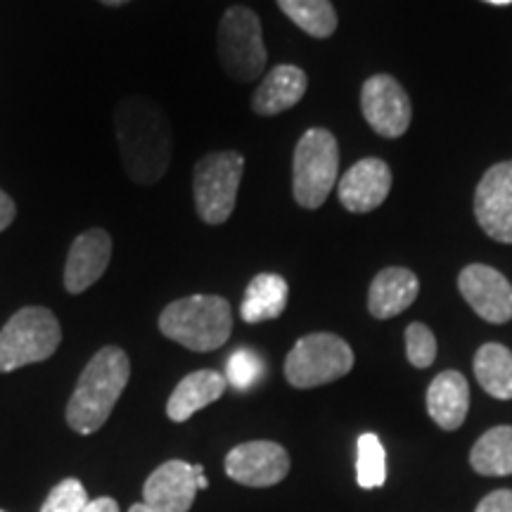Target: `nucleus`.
Here are the masks:
<instances>
[{
  "label": "nucleus",
  "instance_id": "obj_1",
  "mask_svg": "<svg viewBox=\"0 0 512 512\" xmlns=\"http://www.w3.org/2000/svg\"><path fill=\"white\" fill-rule=\"evenodd\" d=\"M119 155L126 176L136 185H157L166 176L174 152L171 124L157 102L131 95L114 112Z\"/></svg>",
  "mask_w": 512,
  "mask_h": 512
},
{
  "label": "nucleus",
  "instance_id": "obj_2",
  "mask_svg": "<svg viewBox=\"0 0 512 512\" xmlns=\"http://www.w3.org/2000/svg\"><path fill=\"white\" fill-rule=\"evenodd\" d=\"M131 380V361L119 347H102L83 368L72 399L67 403V425L76 434H93L110 418L119 396Z\"/></svg>",
  "mask_w": 512,
  "mask_h": 512
},
{
  "label": "nucleus",
  "instance_id": "obj_3",
  "mask_svg": "<svg viewBox=\"0 0 512 512\" xmlns=\"http://www.w3.org/2000/svg\"><path fill=\"white\" fill-rule=\"evenodd\" d=\"M159 330L181 347L207 354L228 342L233 311L219 294H192L166 306L159 316Z\"/></svg>",
  "mask_w": 512,
  "mask_h": 512
},
{
  "label": "nucleus",
  "instance_id": "obj_4",
  "mask_svg": "<svg viewBox=\"0 0 512 512\" xmlns=\"http://www.w3.org/2000/svg\"><path fill=\"white\" fill-rule=\"evenodd\" d=\"M339 176V145L328 128H309L292 159L294 202L302 209H318L328 202Z\"/></svg>",
  "mask_w": 512,
  "mask_h": 512
},
{
  "label": "nucleus",
  "instance_id": "obj_5",
  "mask_svg": "<svg viewBox=\"0 0 512 512\" xmlns=\"http://www.w3.org/2000/svg\"><path fill=\"white\" fill-rule=\"evenodd\" d=\"M62 342L60 320L46 306H24L0 330V373L48 361Z\"/></svg>",
  "mask_w": 512,
  "mask_h": 512
},
{
  "label": "nucleus",
  "instance_id": "obj_6",
  "mask_svg": "<svg viewBox=\"0 0 512 512\" xmlns=\"http://www.w3.org/2000/svg\"><path fill=\"white\" fill-rule=\"evenodd\" d=\"M245 174V157L235 150L209 152L195 164L192 195L195 209L207 226H221L233 214Z\"/></svg>",
  "mask_w": 512,
  "mask_h": 512
},
{
  "label": "nucleus",
  "instance_id": "obj_7",
  "mask_svg": "<svg viewBox=\"0 0 512 512\" xmlns=\"http://www.w3.org/2000/svg\"><path fill=\"white\" fill-rule=\"evenodd\" d=\"M219 60L223 72L238 83H252L266 69L261 19L245 5L226 10L219 24Z\"/></svg>",
  "mask_w": 512,
  "mask_h": 512
},
{
  "label": "nucleus",
  "instance_id": "obj_8",
  "mask_svg": "<svg viewBox=\"0 0 512 512\" xmlns=\"http://www.w3.org/2000/svg\"><path fill=\"white\" fill-rule=\"evenodd\" d=\"M354 368V351L332 332H313L297 339L285 358V377L292 387L313 389L349 375Z\"/></svg>",
  "mask_w": 512,
  "mask_h": 512
},
{
  "label": "nucleus",
  "instance_id": "obj_9",
  "mask_svg": "<svg viewBox=\"0 0 512 512\" xmlns=\"http://www.w3.org/2000/svg\"><path fill=\"white\" fill-rule=\"evenodd\" d=\"M361 112L377 136L389 140L401 138L413 121L411 98L389 74H375L363 83Z\"/></svg>",
  "mask_w": 512,
  "mask_h": 512
},
{
  "label": "nucleus",
  "instance_id": "obj_10",
  "mask_svg": "<svg viewBox=\"0 0 512 512\" xmlns=\"http://www.w3.org/2000/svg\"><path fill=\"white\" fill-rule=\"evenodd\" d=\"M475 216L491 240L512 245V159L498 162L475 190Z\"/></svg>",
  "mask_w": 512,
  "mask_h": 512
},
{
  "label": "nucleus",
  "instance_id": "obj_11",
  "mask_svg": "<svg viewBox=\"0 0 512 512\" xmlns=\"http://www.w3.org/2000/svg\"><path fill=\"white\" fill-rule=\"evenodd\" d=\"M458 290L470 309L486 323L503 325L512 320V285L494 266H465L458 275Z\"/></svg>",
  "mask_w": 512,
  "mask_h": 512
},
{
  "label": "nucleus",
  "instance_id": "obj_12",
  "mask_svg": "<svg viewBox=\"0 0 512 512\" xmlns=\"http://www.w3.org/2000/svg\"><path fill=\"white\" fill-rule=\"evenodd\" d=\"M290 472V456L275 441H247L226 456V475L238 484L264 489L280 484Z\"/></svg>",
  "mask_w": 512,
  "mask_h": 512
},
{
  "label": "nucleus",
  "instance_id": "obj_13",
  "mask_svg": "<svg viewBox=\"0 0 512 512\" xmlns=\"http://www.w3.org/2000/svg\"><path fill=\"white\" fill-rule=\"evenodd\" d=\"M389 192H392V169L377 157L361 159L342 176V181H337L339 202L351 214H368L382 207Z\"/></svg>",
  "mask_w": 512,
  "mask_h": 512
},
{
  "label": "nucleus",
  "instance_id": "obj_14",
  "mask_svg": "<svg viewBox=\"0 0 512 512\" xmlns=\"http://www.w3.org/2000/svg\"><path fill=\"white\" fill-rule=\"evenodd\" d=\"M112 235L105 228H91L72 242L64 264V290L81 294L105 275L112 261Z\"/></svg>",
  "mask_w": 512,
  "mask_h": 512
},
{
  "label": "nucleus",
  "instance_id": "obj_15",
  "mask_svg": "<svg viewBox=\"0 0 512 512\" xmlns=\"http://www.w3.org/2000/svg\"><path fill=\"white\" fill-rule=\"evenodd\" d=\"M195 465L185 460H169L147 477L145 505L155 512H188L197 496Z\"/></svg>",
  "mask_w": 512,
  "mask_h": 512
},
{
  "label": "nucleus",
  "instance_id": "obj_16",
  "mask_svg": "<svg viewBox=\"0 0 512 512\" xmlns=\"http://www.w3.org/2000/svg\"><path fill=\"white\" fill-rule=\"evenodd\" d=\"M420 280L408 268L389 266L375 275L368 290V311L377 320L399 316L418 299Z\"/></svg>",
  "mask_w": 512,
  "mask_h": 512
},
{
  "label": "nucleus",
  "instance_id": "obj_17",
  "mask_svg": "<svg viewBox=\"0 0 512 512\" xmlns=\"http://www.w3.org/2000/svg\"><path fill=\"white\" fill-rule=\"evenodd\" d=\"M306 88H309V79H306L304 69L294 67V64H278L254 91L252 110L259 117H275L302 102Z\"/></svg>",
  "mask_w": 512,
  "mask_h": 512
},
{
  "label": "nucleus",
  "instance_id": "obj_18",
  "mask_svg": "<svg viewBox=\"0 0 512 512\" xmlns=\"http://www.w3.org/2000/svg\"><path fill=\"white\" fill-rule=\"evenodd\" d=\"M470 411V384L458 370H444L427 389V413L441 430L453 432L463 425Z\"/></svg>",
  "mask_w": 512,
  "mask_h": 512
},
{
  "label": "nucleus",
  "instance_id": "obj_19",
  "mask_svg": "<svg viewBox=\"0 0 512 512\" xmlns=\"http://www.w3.org/2000/svg\"><path fill=\"white\" fill-rule=\"evenodd\" d=\"M228 382L226 377L216 370H197V373L185 375L181 382L176 384L174 394L166 401V415L174 422H185L209 403L219 401L223 392H226Z\"/></svg>",
  "mask_w": 512,
  "mask_h": 512
},
{
  "label": "nucleus",
  "instance_id": "obj_20",
  "mask_svg": "<svg viewBox=\"0 0 512 512\" xmlns=\"http://www.w3.org/2000/svg\"><path fill=\"white\" fill-rule=\"evenodd\" d=\"M287 297L290 287L283 275L275 273H259L254 275L252 283L247 285L245 299H242L240 313L245 323H264L283 316L287 309Z\"/></svg>",
  "mask_w": 512,
  "mask_h": 512
},
{
  "label": "nucleus",
  "instance_id": "obj_21",
  "mask_svg": "<svg viewBox=\"0 0 512 512\" xmlns=\"http://www.w3.org/2000/svg\"><path fill=\"white\" fill-rule=\"evenodd\" d=\"M477 382L489 396L501 401L512 399V351L498 342L482 344L472 361Z\"/></svg>",
  "mask_w": 512,
  "mask_h": 512
},
{
  "label": "nucleus",
  "instance_id": "obj_22",
  "mask_svg": "<svg viewBox=\"0 0 512 512\" xmlns=\"http://www.w3.org/2000/svg\"><path fill=\"white\" fill-rule=\"evenodd\" d=\"M470 465L484 477L512 475V427L501 425L484 432L472 446Z\"/></svg>",
  "mask_w": 512,
  "mask_h": 512
},
{
  "label": "nucleus",
  "instance_id": "obj_23",
  "mask_svg": "<svg viewBox=\"0 0 512 512\" xmlns=\"http://www.w3.org/2000/svg\"><path fill=\"white\" fill-rule=\"evenodd\" d=\"M278 8L313 38H330L337 31V12L330 0H278Z\"/></svg>",
  "mask_w": 512,
  "mask_h": 512
},
{
  "label": "nucleus",
  "instance_id": "obj_24",
  "mask_svg": "<svg viewBox=\"0 0 512 512\" xmlns=\"http://www.w3.org/2000/svg\"><path fill=\"white\" fill-rule=\"evenodd\" d=\"M356 482L361 489H380L387 482V453L377 434L366 432L356 444Z\"/></svg>",
  "mask_w": 512,
  "mask_h": 512
},
{
  "label": "nucleus",
  "instance_id": "obj_25",
  "mask_svg": "<svg viewBox=\"0 0 512 512\" xmlns=\"http://www.w3.org/2000/svg\"><path fill=\"white\" fill-rule=\"evenodd\" d=\"M264 361L259 354H254L252 349H238L233 351L226 363V382L230 387H235L238 392L252 389L256 382L264 377Z\"/></svg>",
  "mask_w": 512,
  "mask_h": 512
},
{
  "label": "nucleus",
  "instance_id": "obj_26",
  "mask_svg": "<svg viewBox=\"0 0 512 512\" xmlns=\"http://www.w3.org/2000/svg\"><path fill=\"white\" fill-rule=\"evenodd\" d=\"M91 503L86 486L79 479L67 477L50 491L46 503L41 505V512H83Z\"/></svg>",
  "mask_w": 512,
  "mask_h": 512
},
{
  "label": "nucleus",
  "instance_id": "obj_27",
  "mask_svg": "<svg viewBox=\"0 0 512 512\" xmlns=\"http://www.w3.org/2000/svg\"><path fill=\"white\" fill-rule=\"evenodd\" d=\"M406 356L415 368H430L437 358V337L425 323H411L406 328Z\"/></svg>",
  "mask_w": 512,
  "mask_h": 512
},
{
  "label": "nucleus",
  "instance_id": "obj_28",
  "mask_svg": "<svg viewBox=\"0 0 512 512\" xmlns=\"http://www.w3.org/2000/svg\"><path fill=\"white\" fill-rule=\"evenodd\" d=\"M475 512H512V491L510 489L491 491L489 496L482 498V503L477 505Z\"/></svg>",
  "mask_w": 512,
  "mask_h": 512
},
{
  "label": "nucleus",
  "instance_id": "obj_29",
  "mask_svg": "<svg viewBox=\"0 0 512 512\" xmlns=\"http://www.w3.org/2000/svg\"><path fill=\"white\" fill-rule=\"evenodd\" d=\"M15 216H17L15 202H12L8 192L0 190V233H3L5 228H10V223L15 221Z\"/></svg>",
  "mask_w": 512,
  "mask_h": 512
},
{
  "label": "nucleus",
  "instance_id": "obj_30",
  "mask_svg": "<svg viewBox=\"0 0 512 512\" xmlns=\"http://www.w3.org/2000/svg\"><path fill=\"white\" fill-rule=\"evenodd\" d=\"M83 512H119V503L110 496H102V498H95V501L88 503Z\"/></svg>",
  "mask_w": 512,
  "mask_h": 512
},
{
  "label": "nucleus",
  "instance_id": "obj_31",
  "mask_svg": "<svg viewBox=\"0 0 512 512\" xmlns=\"http://www.w3.org/2000/svg\"><path fill=\"white\" fill-rule=\"evenodd\" d=\"M102 5H110V8H119V5H126L131 3V0H100Z\"/></svg>",
  "mask_w": 512,
  "mask_h": 512
},
{
  "label": "nucleus",
  "instance_id": "obj_32",
  "mask_svg": "<svg viewBox=\"0 0 512 512\" xmlns=\"http://www.w3.org/2000/svg\"><path fill=\"white\" fill-rule=\"evenodd\" d=\"M128 512H155V510L147 508L145 503H136V505H131V510H128Z\"/></svg>",
  "mask_w": 512,
  "mask_h": 512
},
{
  "label": "nucleus",
  "instance_id": "obj_33",
  "mask_svg": "<svg viewBox=\"0 0 512 512\" xmlns=\"http://www.w3.org/2000/svg\"><path fill=\"white\" fill-rule=\"evenodd\" d=\"M486 3H491V5H510L512 0H486Z\"/></svg>",
  "mask_w": 512,
  "mask_h": 512
},
{
  "label": "nucleus",
  "instance_id": "obj_34",
  "mask_svg": "<svg viewBox=\"0 0 512 512\" xmlns=\"http://www.w3.org/2000/svg\"><path fill=\"white\" fill-rule=\"evenodd\" d=\"M0 512H5V510H0Z\"/></svg>",
  "mask_w": 512,
  "mask_h": 512
}]
</instances>
